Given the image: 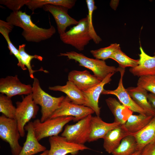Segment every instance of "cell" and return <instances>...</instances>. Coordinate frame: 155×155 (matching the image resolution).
I'll list each match as a JSON object with an SVG mask.
<instances>
[{"label": "cell", "instance_id": "cell-28", "mask_svg": "<svg viewBox=\"0 0 155 155\" xmlns=\"http://www.w3.org/2000/svg\"><path fill=\"white\" fill-rule=\"evenodd\" d=\"M26 45L25 44H22L19 45L18 49L22 62L23 64L27 67L30 77L34 79L35 78L34 73V72L36 71H43L45 73L48 72L47 71L44 70L42 67L37 70H34L32 69L31 64L32 60L33 59H36L39 61H42L43 58L42 56L38 55H30L27 53L25 51Z\"/></svg>", "mask_w": 155, "mask_h": 155}, {"label": "cell", "instance_id": "cell-12", "mask_svg": "<svg viewBox=\"0 0 155 155\" xmlns=\"http://www.w3.org/2000/svg\"><path fill=\"white\" fill-rule=\"evenodd\" d=\"M43 10L50 12L55 21L58 33L60 35L66 32L67 28L78 24V21L71 17L68 14L69 9L65 7L57 5L47 4L43 6Z\"/></svg>", "mask_w": 155, "mask_h": 155}, {"label": "cell", "instance_id": "cell-19", "mask_svg": "<svg viewBox=\"0 0 155 155\" xmlns=\"http://www.w3.org/2000/svg\"><path fill=\"white\" fill-rule=\"evenodd\" d=\"M132 135L120 125L109 131L103 138V147L105 151L110 154L118 147L125 136Z\"/></svg>", "mask_w": 155, "mask_h": 155}, {"label": "cell", "instance_id": "cell-14", "mask_svg": "<svg viewBox=\"0 0 155 155\" xmlns=\"http://www.w3.org/2000/svg\"><path fill=\"white\" fill-rule=\"evenodd\" d=\"M115 73L109 74L98 84L87 90L82 91L86 101L85 106L92 109L98 116H100V112L101 108L98 105L100 96L104 90V86L111 81V77Z\"/></svg>", "mask_w": 155, "mask_h": 155}, {"label": "cell", "instance_id": "cell-36", "mask_svg": "<svg viewBox=\"0 0 155 155\" xmlns=\"http://www.w3.org/2000/svg\"><path fill=\"white\" fill-rule=\"evenodd\" d=\"M148 99L152 106L155 108V95L151 93L148 94Z\"/></svg>", "mask_w": 155, "mask_h": 155}, {"label": "cell", "instance_id": "cell-39", "mask_svg": "<svg viewBox=\"0 0 155 155\" xmlns=\"http://www.w3.org/2000/svg\"><path fill=\"white\" fill-rule=\"evenodd\" d=\"M49 152V150H46L43 152L39 155H48Z\"/></svg>", "mask_w": 155, "mask_h": 155}, {"label": "cell", "instance_id": "cell-13", "mask_svg": "<svg viewBox=\"0 0 155 155\" xmlns=\"http://www.w3.org/2000/svg\"><path fill=\"white\" fill-rule=\"evenodd\" d=\"M125 70V69L119 67V71L120 73L121 76L117 88L113 90H104L101 94L115 95L118 98L122 104L128 107L132 112L144 115H148L132 99L126 89L124 87L123 83V78Z\"/></svg>", "mask_w": 155, "mask_h": 155}, {"label": "cell", "instance_id": "cell-24", "mask_svg": "<svg viewBox=\"0 0 155 155\" xmlns=\"http://www.w3.org/2000/svg\"><path fill=\"white\" fill-rule=\"evenodd\" d=\"M134 135L139 151H141L148 144L155 142V115L143 129Z\"/></svg>", "mask_w": 155, "mask_h": 155}, {"label": "cell", "instance_id": "cell-29", "mask_svg": "<svg viewBox=\"0 0 155 155\" xmlns=\"http://www.w3.org/2000/svg\"><path fill=\"white\" fill-rule=\"evenodd\" d=\"M88 9V30L92 40L96 44H99L102 40L98 36L94 30L92 22V16L94 11L96 10L97 7L95 5L94 0H86V1Z\"/></svg>", "mask_w": 155, "mask_h": 155}, {"label": "cell", "instance_id": "cell-8", "mask_svg": "<svg viewBox=\"0 0 155 155\" xmlns=\"http://www.w3.org/2000/svg\"><path fill=\"white\" fill-rule=\"evenodd\" d=\"M92 116L90 115L75 124L67 125L61 136L70 142L84 145L88 141L90 134Z\"/></svg>", "mask_w": 155, "mask_h": 155}, {"label": "cell", "instance_id": "cell-20", "mask_svg": "<svg viewBox=\"0 0 155 155\" xmlns=\"http://www.w3.org/2000/svg\"><path fill=\"white\" fill-rule=\"evenodd\" d=\"M126 90L132 99L148 115H155V108L148 101L147 91L137 86L130 87Z\"/></svg>", "mask_w": 155, "mask_h": 155}, {"label": "cell", "instance_id": "cell-25", "mask_svg": "<svg viewBox=\"0 0 155 155\" xmlns=\"http://www.w3.org/2000/svg\"><path fill=\"white\" fill-rule=\"evenodd\" d=\"M14 26L6 21L0 20V32L6 41L8 48L10 51V55H13L17 59L18 63V65L23 70L27 69L21 59L18 49L12 43L9 36V34L12 31Z\"/></svg>", "mask_w": 155, "mask_h": 155}, {"label": "cell", "instance_id": "cell-3", "mask_svg": "<svg viewBox=\"0 0 155 155\" xmlns=\"http://www.w3.org/2000/svg\"><path fill=\"white\" fill-rule=\"evenodd\" d=\"M59 56H66L69 59L78 62L80 66L91 70L94 75L101 81L109 74L119 71V67L107 65L104 60L90 58L74 51L60 53Z\"/></svg>", "mask_w": 155, "mask_h": 155}, {"label": "cell", "instance_id": "cell-33", "mask_svg": "<svg viewBox=\"0 0 155 155\" xmlns=\"http://www.w3.org/2000/svg\"><path fill=\"white\" fill-rule=\"evenodd\" d=\"M137 86L143 88L155 95V75H145L139 77Z\"/></svg>", "mask_w": 155, "mask_h": 155}, {"label": "cell", "instance_id": "cell-21", "mask_svg": "<svg viewBox=\"0 0 155 155\" xmlns=\"http://www.w3.org/2000/svg\"><path fill=\"white\" fill-rule=\"evenodd\" d=\"M106 104L114 117V122L121 125L125 124L129 117L133 112L116 98L109 97L106 100Z\"/></svg>", "mask_w": 155, "mask_h": 155}, {"label": "cell", "instance_id": "cell-34", "mask_svg": "<svg viewBox=\"0 0 155 155\" xmlns=\"http://www.w3.org/2000/svg\"><path fill=\"white\" fill-rule=\"evenodd\" d=\"M29 0H1L0 3L5 5L13 12L18 11Z\"/></svg>", "mask_w": 155, "mask_h": 155}, {"label": "cell", "instance_id": "cell-10", "mask_svg": "<svg viewBox=\"0 0 155 155\" xmlns=\"http://www.w3.org/2000/svg\"><path fill=\"white\" fill-rule=\"evenodd\" d=\"M49 140L50 148L48 155H75L80 151L91 149L84 145L68 142L65 137L58 135L50 137Z\"/></svg>", "mask_w": 155, "mask_h": 155}, {"label": "cell", "instance_id": "cell-15", "mask_svg": "<svg viewBox=\"0 0 155 155\" xmlns=\"http://www.w3.org/2000/svg\"><path fill=\"white\" fill-rule=\"evenodd\" d=\"M140 53L138 65L129 69L130 73L135 76L155 75V52L153 56H150L144 52L140 46Z\"/></svg>", "mask_w": 155, "mask_h": 155}, {"label": "cell", "instance_id": "cell-26", "mask_svg": "<svg viewBox=\"0 0 155 155\" xmlns=\"http://www.w3.org/2000/svg\"><path fill=\"white\" fill-rule=\"evenodd\" d=\"M137 151L136 139L134 135H130L122 139L118 147L111 154L113 155H131Z\"/></svg>", "mask_w": 155, "mask_h": 155}, {"label": "cell", "instance_id": "cell-31", "mask_svg": "<svg viewBox=\"0 0 155 155\" xmlns=\"http://www.w3.org/2000/svg\"><path fill=\"white\" fill-rule=\"evenodd\" d=\"M117 62L120 67L125 69L127 67H134L138 64L139 59L130 58L119 49L110 57Z\"/></svg>", "mask_w": 155, "mask_h": 155}, {"label": "cell", "instance_id": "cell-22", "mask_svg": "<svg viewBox=\"0 0 155 155\" xmlns=\"http://www.w3.org/2000/svg\"><path fill=\"white\" fill-rule=\"evenodd\" d=\"M49 88L50 90L59 91L65 93L74 104L85 106L86 104V101L82 91L74 84L69 81L65 85L50 86Z\"/></svg>", "mask_w": 155, "mask_h": 155}, {"label": "cell", "instance_id": "cell-27", "mask_svg": "<svg viewBox=\"0 0 155 155\" xmlns=\"http://www.w3.org/2000/svg\"><path fill=\"white\" fill-rule=\"evenodd\" d=\"M76 1L75 0H29L26 5L33 11L37 8H42L47 4L63 6L69 9L75 5Z\"/></svg>", "mask_w": 155, "mask_h": 155}, {"label": "cell", "instance_id": "cell-38", "mask_svg": "<svg viewBox=\"0 0 155 155\" xmlns=\"http://www.w3.org/2000/svg\"><path fill=\"white\" fill-rule=\"evenodd\" d=\"M141 151H137L131 155H141Z\"/></svg>", "mask_w": 155, "mask_h": 155}, {"label": "cell", "instance_id": "cell-32", "mask_svg": "<svg viewBox=\"0 0 155 155\" xmlns=\"http://www.w3.org/2000/svg\"><path fill=\"white\" fill-rule=\"evenodd\" d=\"M120 48L119 44L115 43L111 44L106 47L91 50L90 52L95 58L104 60L110 58Z\"/></svg>", "mask_w": 155, "mask_h": 155}, {"label": "cell", "instance_id": "cell-18", "mask_svg": "<svg viewBox=\"0 0 155 155\" xmlns=\"http://www.w3.org/2000/svg\"><path fill=\"white\" fill-rule=\"evenodd\" d=\"M91 131L88 142H92L104 138L107 133L120 124L114 122L107 123L103 121L100 116H92L91 119Z\"/></svg>", "mask_w": 155, "mask_h": 155}, {"label": "cell", "instance_id": "cell-23", "mask_svg": "<svg viewBox=\"0 0 155 155\" xmlns=\"http://www.w3.org/2000/svg\"><path fill=\"white\" fill-rule=\"evenodd\" d=\"M154 116L144 115H131L125 124L121 125L128 132L133 135L143 129L150 122Z\"/></svg>", "mask_w": 155, "mask_h": 155}, {"label": "cell", "instance_id": "cell-17", "mask_svg": "<svg viewBox=\"0 0 155 155\" xmlns=\"http://www.w3.org/2000/svg\"><path fill=\"white\" fill-rule=\"evenodd\" d=\"M24 129L27 131L26 138L19 155H33L46 150V148L40 144L36 138L33 122L28 123Z\"/></svg>", "mask_w": 155, "mask_h": 155}, {"label": "cell", "instance_id": "cell-4", "mask_svg": "<svg viewBox=\"0 0 155 155\" xmlns=\"http://www.w3.org/2000/svg\"><path fill=\"white\" fill-rule=\"evenodd\" d=\"M60 38L64 43L71 45L79 51L83 50L92 40L89 32L87 16L68 31L60 35Z\"/></svg>", "mask_w": 155, "mask_h": 155}, {"label": "cell", "instance_id": "cell-9", "mask_svg": "<svg viewBox=\"0 0 155 155\" xmlns=\"http://www.w3.org/2000/svg\"><path fill=\"white\" fill-rule=\"evenodd\" d=\"M94 113V111L88 107L73 103L66 96L60 107L54 113L50 118L62 116H72L75 117L73 121L76 122Z\"/></svg>", "mask_w": 155, "mask_h": 155}, {"label": "cell", "instance_id": "cell-11", "mask_svg": "<svg viewBox=\"0 0 155 155\" xmlns=\"http://www.w3.org/2000/svg\"><path fill=\"white\" fill-rule=\"evenodd\" d=\"M0 92L10 98L17 95H28L32 93V86L22 83L18 75L8 76L0 79Z\"/></svg>", "mask_w": 155, "mask_h": 155}, {"label": "cell", "instance_id": "cell-5", "mask_svg": "<svg viewBox=\"0 0 155 155\" xmlns=\"http://www.w3.org/2000/svg\"><path fill=\"white\" fill-rule=\"evenodd\" d=\"M74 119L72 116H62L50 118L42 122L39 119L35 120L33 123L37 139L39 141L45 137L58 135L64 126Z\"/></svg>", "mask_w": 155, "mask_h": 155}, {"label": "cell", "instance_id": "cell-37", "mask_svg": "<svg viewBox=\"0 0 155 155\" xmlns=\"http://www.w3.org/2000/svg\"><path fill=\"white\" fill-rule=\"evenodd\" d=\"M116 1L112 0L110 3V6L114 9H115L116 8L117 6L115 5V4L117 5V3H116L117 1Z\"/></svg>", "mask_w": 155, "mask_h": 155}, {"label": "cell", "instance_id": "cell-1", "mask_svg": "<svg viewBox=\"0 0 155 155\" xmlns=\"http://www.w3.org/2000/svg\"><path fill=\"white\" fill-rule=\"evenodd\" d=\"M6 21L22 28V35L28 42H40L50 38L56 32L52 25L47 29L39 27L33 23L30 15L20 10L11 12Z\"/></svg>", "mask_w": 155, "mask_h": 155}, {"label": "cell", "instance_id": "cell-16", "mask_svg": "<svg viewBox=\"0 0 155 155\" xmlns=\"http://www.w3.org/2000/svg\"><path fill=\"white\" fill-rule=\"evenodd\" d=\"M68 79L82 91L87 90L101 81L86 70H72L69 73Z\"/></svg>", "mask_w": 155, "mask_h": 155}, {"label": "cell", "instance_id": "cell-30", "mask_svg": "<svg viewBox=\"0 0 155 155\" xmlns=\"http://www.w3.org/2000/svg\"><path fill=\"white\" fill-rule=\"evenodd\" d=\"M16 107L13 104L11 98L1 93L0 94V112L6 117L16 119Z\"/></svg>", "mask_w": 155, "mask_h": 155}, {"label": "cell", "instance_id": "cell-7", "mask_svg": "<svg viewBox=\"0 0 155 155\" xmlns=\"http://www.w3.org/2000/svg\"><path fill=\"white\" fill-rule=\"evenodd\" d=\"M16 119L21 137L25 135L24 127L30 120L35 118L39 108L34 102L32 93L23 97L21 101L16 102Z\"/></svg>", "mask_w": 155, "mask_h": 155}, {"label": "cell", "instance_id": "cell-6", "mask_svg": "<svg viewBox=\"0 0 155 155\" xmlns=\"http://www.w3.org/2000/svg\"><path fill=\"white\" fill-rule=\"evenodd\" d=\"M21 135L16 120L3 115L0 116V138L9 145L12 155H19L22 149L19 140Z\"/></svg>", "mask_w": 155, "mask_h": 155}, {"label": "cell", "instance_id": "cell-2", "mask_svg": "<svg viewBox=\"0 0 155 155\" xmlns=\"http://www.w3.org/2000/svg\"><path fill=\"white\" fill-rule=\"evenodd\" d=\"M32 96L35 103L41 108L42 122L50 119L54 113L60 106L65 97H58L52 96L44 91L41 88L38 79H34L32 85Z\"/></svg>", "mask_w": 155, "mask_h": 155}, {"label": "cell", "instance_id": "cell-35", "mask_svg": "<svg viewBox=\"0 0 155 155\" xmlns=\"http://www.w3.org/2000/svg\"><path fill=\"white\" fill-rule=\"evenodd\" d=\"M141 155H155V142L146 146L141 150Z\"/></svg>", "mask_w": 155, "mask_h": 155}]
</instances>
